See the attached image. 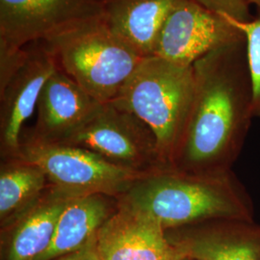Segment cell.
<instances>
[{
	"instance_id": "16",
	"label": "cell",
	"mask_w": 260,
	"mask_h": 260,
	"mask_svg": "<svg viewBox=\"0 0 260 260\" xmlns=\"http://www.w3.org/2000/svg\"><path fill=\"white\" fill-rule=\"evenodd\" d=\"M49 185L46 174L22 158L1 159L0 228L26 210Z\"/></svg>"
},
{
	"instance_id": "12",
	"label": "cell",
	"mask_w": 260,
	"mask_h": 260,
	"mask_svg": "<svg viewBox=\"0 0 260 260\" xmlns=\"http://www.w3.org/2000/svg\"><path fill=\"white\" fill-rule=\"evenodd\" d=\"M75 197L47 186L33 205L0 228L1 260H41L52 244L61 214Z\"/></svg>"
},
{
	"instance_id": "17",
	"label": "cell",
	"mask_w": 260,
	"mask_h": 260,
	"mask_svg": "<svg viewBox=\"0 0 260 260\" xmlns=\"http://www.w3.org/2000/svg\"><path fill=\"white\" fill-rule=\"evenodd\" d=\"M234 24L241 29L247 44V58L253 93V116L260 118V15L248 22Z\"/></svg>"
},
{
	"instance_id": "21",
	"label": "cell",
	"mask_w": 260,
	"mask_h": 260,
	"mask_svg": "<svg viewBox=\"0 0 260 260\" xmlns=\"http://www.w3.org/2000/svg\"><path fill=\"white\" fill-rule=\"evenodd\" d=\"M250 5H254L258 11V15H260V0H247Z\"/></svg>"
},
{
	"instance_id": "8",
	"label": "cell",
	"mask_w": 260,
	"mask_h": 260,
	"mask_svg": "<svg viewBox=\"0 0 260 260\" xmlns=\"http://www.w3.org/2000/svg\"><path fill=\"white\" fill-rule=\"evenodd\" d=\"M103 13L102 0H0V40L27 47Z\"/></svg>"
},
{
	"instance_id": "20",
	"label": "cell",
	"mask_w": 260,
	"mask_h": 260,
	"mask_svg": "<svg viewBox=\"0 0 260 260\" xmlns=\"http://www.w3.org/2000/svg\"><path fill=\"white\" fill-rule=\"evenodd\" d=\"M95 239L96 237L77 251L61 255L52 260H103L96 251Z\"/></svg>"
},
{
	"instance_id": "10",
	"label": "cell",
	"mask_w": 260,
	"mask_h": 260,
	"mask_svg": "<svg viewBox=\"0 0 260 260\" xmlns=\"http://www.w3.org/2000/svg\"><path fill=\"white\" fill-rule=\"evenodd\" d=\"M188 260H260V224L241 219H217L166 231Z\"/></svg>"
},
{
	"instance_id": "1",
	"label": "cell",
	"mask_w": 260,
	"mask_h": 260,
	"mask_svg": "<svg viewBox=\"0 0 260 260\" xmlns=\"http://www.w3.org/2000/svg\"><path fill=\"white\" fill-rule=\"evenodd\" d=\"M193 66L194 101L172 168L199 175L232 172L254 118L246 39L215 49Z\"/></svg>"
},
{
	"instance_id": "9",
	"label": "cell",
	"mask_w": 260,
	"mask_h": 260,
	"mask_svg": "<svg viewBox=\"0 0 260 260\" xmlns=\"http://www.w3.org/2000/svg\"><path fill=\"white\" fill-rule=\"evenodd\" d=\"M28 48L25 64L0 90L1 159L18 157L23 124L37 109L41 92L58 68L54 57L42 42L28 45Z\"/></svg>"
},
{
	"instance_id": "22",
	"label": "cell",
	"mask_w": 260,
	"mask_h": 260,
	"mask_svg": "<svg viewBox=\"0 0 260 260\" xmlns=\"http://www.w3.org/2000/svg\"><path fill=\"white\" fill-rule=\"evenodd\" d=\"M185 260H188V259H185Z\"/></svg>"
},
{
	"instance_id": "5",
	"label": "cell",
	"mask_w": 260,
	"mask_h": 260,
	"mask_svg": "<svg viewBox=\"0 0 260 260\" xmlns=\"http://www.w3.org/2000/svg\"><path fill=\"white\" fill-rule=\"evenodd\" d=\"M18 157L37 165L49 184L77 196L104 194L118 198L146 177L116 166L89 149L46 142L30 132H22Z\"/></svg>"
},
{
	"instance_id": "15",
	"label": "cell",
	"mask_w": 260,
	"mask_h": 260,
	"mask_svg": "<svg viewBox=\"0 0 260 260\" xmlns=\"http://www.w3.org/2000/svg\"><path fill=\"white\" fill-rule=\"evenodd\" d=\"M119 208L116 197L90 194L74 198L66 206L57 223L55 235L41 260H52L77 251L96 237Z\"/></svg>"
},
{
	"instance_id": "13",
	"label": "cell",
	"mask_w": 260,
	"mask_h": 260,
	"mask_svg": "<svg viewBox=\"0 0 260 260\" xmlns=\"http://www.w3.org/2000/svg\"><path fill=\"white\" fill-rule=\"evenodd\" d=\"M102 104L57 68L41 92L36 123L29 132L46 142L64 143Z\"/></svg>"
},
{
	"instance_id": "18",
	"label": "cell",
	"mask_w": 260,
	"mask_h": 260,
	"mask_svg": "<svg viewBox=\"0 0 260 260\" xmlns=\"http://www.w3.org/2000/svg\"><path fill=\"white\" fill-rule=\"evenodd\" d=\"M29 56L27 47H19L0 40V90L25 64Z\"/></svg>"
},
{
	"instance_id": "3",
	"label": "cell",
	"mask_w": 260,
	"mask_h": 260,
	"mask_svg": "<svg viewBox=\"0 0 260 260\" xmlns=\"http://www.w3.org/2000/svg\"><path fill=\"white\" fill-rule=\"evenodd\" d=\"M195 94L194 66L144 57L111 103L153 132L160 155L172 167L185 134Z\"/></svg>"
},
{
	"instance_id": "4",
	"label": "cell",
	"mask_w": 260,
	"mask_h": 260,
	"mask_svg": "<svg viewBox=\"0 0 260 260\" xmlns=\"http://www.w3.org/2000/svg\"><path fill=\"white\" fill-rule=\"evenodd\" d=\"M59 69L101 103H111L144 58L107 25L103 15L42 42Z\"/></svg>"
},
{
	"instance_id": "7",
	"label": "cell",
	"mask_w": 260,
	"mask_h": 260,
	"mask_svg": "<svg viewBox=\"0 0 260 260\" xmlns=\"http://www.w3.org/2000/svg\"><path fill=\"white\" fill-rule=\"evenodd\" d=\"M244 37L233 19L195 0H181L168 17L153 55L194 65L207 53Z\"/></svg>"
},
{
	"instance_id": "19",
	"label": "cell",
	"mask_w": 260,
	"mask_h": 260,
	"mask_svg": "<svg viewBox=\"0 0 260 260\" xmlns=\"http://www.w3.org/2000/svg\"><path fill=\"white\" fill-rule=\"evenodd\" d=\"M207 9L211 10L237 22H248L253 17L247 0H195Z\"/></svg>"
},
{
	"instance_id": "11",
	"label": "cell",
	"mask_w": 260,
	"mask_h": 260,
	"mask_svg": "<svg viewBox=\"0 0 260 260\" xmlns=\"http://www.w3.org/2000/svg\"><path fill=\"white\" fill-rule=\"evenodd\" d=\"M95 246L103 260L186 259L157 221L120 203L96 234Z\"/></svg>"
},
{
	"instance_id": "6",
	"label": "cell",
	"mask_w": 260,
	"mask_h": 260,
	"mask_svg": "<svg viewBox=\"0 0 260 260\" xmlns=\"http://www.w3.org/2000/svg\"><path fill=\"white\" fill-rule=\"evenodd\" d=\"M60 144L89 149L116 166L141 175L172 168L161 157L149 126L112 103H103L79 129Z\"/></svg>"
},
{
	"instance_id": "14",
	"label": "cell",
	"mask_w": 260,
	"mask_h": 260,
	"mask_svg": "<svg viewBox=\"0 0 260 260\" xmlns=\"http://www.w3.org/2000/svg\"><path fill=\"white\" fill-rule=\"evenodd\" d=\"M103 17L142 57L153 55L171 12L181 0H102Z\"/></svg>"
},
{
	"instance_id": "2",
	"label": "cell",
	"mask_w": 260,
	"mask_h": 260,
	"mask_svg": "<svg viewBox=\"0 0 260 260\" xmlns=\"http://www.w3.org/2000/svg\"><path fill=\"white\" fill-rule=\"evenodd\" d=\"M117 199L165 231L217 219L253 221L254 215L251 197L233 171L199 175L167 168L140 178Z\"/></svg>"
}]
</instances>
